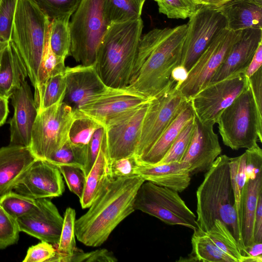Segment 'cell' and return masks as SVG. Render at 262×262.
Instances as JSON below:
<instances>
[{
    "instance_id": "obj_1",
    "label": "cell",
    "mask_w": 262,
    "mask_h": 262,
    "mask_svg": "<svg viewBox=\"0 0 262 262\" xmlns=\"http://www.w3.org/2000/svg\"><path fill=\"white\" fill-rule=\"evenodd\" d=\"M187 24L155 28L141 36L129 83L124 89L151 99L174 85L173 70L181 65Z\"/></svg>"
},
{
    "instance_id": "obj_2",
    "label": "cell",
    "mask_w": 262,
    "mask_h": 262,
    "mask_svg": "<svg viewBox=\"0 0 262 262\" xmlns=\"http://www.w3.org/2000/svg\"><path fill=\"white\" fill-rule=\"evenodd\" d=\"M145 180L138 175L112 180L88 211L76 220L75 236L86 246L102 245L115 228L133 213L134 201Z\"/></svg>"
},
{
    "instance_id": "obj_3",
    "label": "cell",
    "mask_w": 262,
    "mask_h": 262,
    "mask_svg": "<svg viewBox=\"0 0 262 262\" xmlns=\"http://www.w3.org/2000/svg\"><path fill=\"white\" fill-rule=\"evenodd\" d=\"M229 159L226 155H220L206 171L196 193V222L199 229L207 232L215 220L222 221L236 239L243 255L245 247L238 225Z\"/></svg>"
},
{
    "instance_id": "obj_4",
    "label": "cell",
    "mask_w": 262,
    "mask_h": 262,
    "mask_svg": "<svg viewBox=\"0 0 262 262\" xmlns=\"http://www.w3.org/2000/svg\"><path fill=\"white\" fill-rule=\"evenodd\" d=\"M143 28L141 17L108 26L97 49L94 65L107 87L124 89L127 86Z\"/></svg>"
},
{
    "instance_id": "obj_5",
    "label": "cell",
    "mask_w": 262,
    "mask_h": 262,
    "mask_svg": "<svg viewBox=\"0 0 262 262\" xmlns=\"http://www.w3.org/2000/svg\"><path fill=\"white\" fill-rule=\"evenodd\" d=\"M50 23L48 17L33 0H18L11 41L34 87L47 47Z\"/></svg>"
},
{
    "instance_id": "obj_6",
    "label": "cell",
    "mask_w": 262,
    "mask_h": 262,
    "mask_svg": "<svg viewBox=\"0 0 262 262\" xmlns=\"http://www.w3.org/2000/svg\"><path fill=\"white\" fill-rule=\"evenodd\" d=\"M104 0H81L69 22L70 55L81 64L95 65L98 47L110 26L103 13Z\"/></svg>"
},
{
    "instance_id": "obj_7",
    "label": "cell",
    "mask_w": 262,
    "mask_h": 262,
    "mask_svg": "<svg viewBox=\"0 0 262 262\" xmlns=\"http://www.w3.org/2000/svg\"><path fill=\"white\" fill-rule=\"evenodd\" d=\"M216 123L224 144L233 150L261 143L262 123L249 86L222 112Z\"/></svg>"
},
{
    "instance_id": "obj_8",
    "label": "cell",
    "mask_w": 262,
    "mask_h": 262,
    "mask_svg": "<svg viewBox=\"0 0 262 262\" xmlns=\"http://www.w3.org/2000/svg\"><path fill=\"white\" fill-rule=\"evenodd\" d=\"M63 99L38 113L29 147L37 160L47 161L69 140L76 111Z\"/></svg>"
},
{
    "instance_id": "obj_9",
    "label": "cell",
    "mask_w": 262,
    "mask_h": 262,
    "mask_svg": "<svg viewBox=\"0 0 262 262\" xmlns=\"http://www.w3.org/2000/svg\"><path fill=\"white\" fill-rule=\"evenodd\" d=\"M135 210H140L170 225L198 229L196 217L178 192L145 181L134 201Z\"/></svg>"
},
{
    "instance_id": "obj_10",
    "label": "cell",
    "mask_w": 262,
    "mask_h": 262,
    "mask_svg": "<svg viewBox=\"0 0 262 262\" xmlns=\"http://www.w3.org/2000/svg\"><path fill=\"white\" fill-rule=\"evenodd\" d=\"M189 102L179 91L177 83L150 100L134 155L137 164Z\"/></svg>"
},
{
    "instance_id": "obj_11",
    "label": "cell",
    "mask_w": 262,
    "mask_h": 262,
    "mask_svg": "<svg viewBox=\"0 0 262 262\" xmlns=\"http://www.w3.org/2000/svg\"><path fill=\"white\" fill-rule=\"evenodd\" d=\"M240 33L241 30L223 29L212 40L188 71L186 79L177 86L179 91L188 101L210 82L239 38Z\"/></svg>"
},
{
    "instance_id": "obj_12",
    "label": "cell",
    "mask_w": 262,
    "mask_h": 262,
    "mask_svg": "<svg viewBox=\"0 0 262 262\" xmlns=\"http://www.w3.org/2000/svg\"><path fill=\"white\" fill-rule=\"evenodd\" d=\"M245 72L210 82L194 95L189 101L194 115L202 122L216 123L222 112L249 88Z\"/></svg>"
},
{
    "instance_id": "obj_13",
    "label": "cell",
    "mask_w": 262,
    "mask_h": 262,
    "mask_svg": "<svg viewBox=\"0 0 262 262\" xmlns=\"http://www.w3.org/2000/svg\"><path fill=\"white\" fill-rule=\"evenodd\" d=\"M150 101L116 115L106 122L104 128L110 163L122 158L134 156Z\"/></svg>"
},
{
    "instance_id": "obj_14",
    "label": "cell",
    "mask_w": 262,
    "mask_h": 262,
    "mask_svg": "<svg viewBox=\"0 0 262 262\" xmlns=\"http://www.w3.org/2000/svg\"><path fill=\"white\" fill-rule=\"evenodd\" d=\"M189 18L180 65L187 72L212 40L227 26L226 19L217 9L199 8Z\"/></svg>"
},
{
    "instance_id": "obj_15",
    "label": "cell",
    "mask_w": 262,
    "mask_h": 262,
    "mask_svg": "<svg viewBox=\"0 0 262 262\" xmlns=\"http://www.w3.org/2000/svg\"><path fill=\"white\" fill-rule=\"evenodd\" d=\"M13 190L34 199H52L62 194L64 185L57 166L46 161L36 160L23 174Z\"/></svg>"
},
{
    "instance_id": "obj_16",
    "label": "cell",
    "mask_w": 262,
    "mask_h": 262,
    "mask_svg": "<svg viewBox=\"0 0 262 262\" xmlns=\"http://www.w3.org/2000/svg\"><path fill=\"white\" fill-rule=\"evenodd\" d=\"M214 124L204 123L194 116V128L188 147L181 161L190 165L191 176L209 170L221 155L222 148Z\"/></svg>"
},
{
    "instance_id": "obj_17",
    "label": "cell",
    "mask_w": 262,
    "mask_h": 262,
    "mask_svg": "<svg viewBox=\"0 0 262 262\" xmlns=\"http://www.w3.org/2000/svg\"><path fill=\"white\" fill-rule=\"evenodd\" d=\"M10 98L14 107V114L9 122V145L29 147L38 110L30 86L26 80L13 92Z\"/></svg>"
},
{
    "instance_id": "obj_18",
    "label": "cell",
    "mask_w": 262,
    "mask_h": 262,
    "mask_svg": "<svg viewBox=\"0 0 262 262\" xmlns=\"http://www.w3.org/2000/svg\"><path fill=\"white\" fill-rule=\"evenodd\" d=\"M38 201L34 211L16 219L19 229L41 241L56 245L60 238L63 217L49 199H40Z\"/></svg>"
},
{
    "instance_id": "obj_19",
    "label": "cell",
    "mask_w": 262,
    "mask_h": 262,
    "mask_svg": "<svg viewBox=\"0 0 262 262\" xmlns=\"http://www.w3.org/2000/svg\"><path fill=\"white\" fill-rule=\"evenodd\" d=\"M150 100L125 89L109 88L77 110L104 127L106 122L113 116Z\"/></svg>"
},
{
    "instance_id": "obj_20",
    "label": "cell",
    "mask_w": 262,
    "mask_h": 262,
    "mask_svg": "<svg viewBox=\"0 0 262 262\" xmlns=\"http://www.w3.org/2000/svg\"><path fill=\"white\" fill-rule=\"evenodd\" d=\"M64 75L66 89L63 101L70 106L72 104L74 110L110 88L102 81L94 65L66 67Z\"/></svg>"
},
{
    "instance_id": "obj_21",
    "label": "cell",
    "mask_w": 262,
    "mask_h": 262,
    "mask_svg": "<svg viewBox=\"0 0 262 262\" xmlns=\"http://www.w3.org/2000/svg\"><path fill=\"white\" fill-rule=\"evenodd\" d=\"M261 42L262 29L241 30L239 38L214 74L210 82L221 80L237 73L245 72Z\"/></svg>"
},
{
    "instance_id": "obj_22",
    "label": "cell",
    "mask_w": 262,
    "mask_h": 262,
    "mask_svg": "<svg viewBox=\"0 0 262 262\" xmlns=\"http://www.w3.org/2000/svg\"><path fill=\"white\" fill-rule=\"evenodd\" d=\"M190 165L185 161L173 162L153 165L137 164L133 174L145 181L181 192L190 184Z\"/></svg>"
},
{
    "instance_id": "obj_23",
    "label": "cell",
    "mask_w": 262,
    "mask_h": 262,
    "mask_svg": "<svg viewBox=\"0 0 262 262\" xmlns=\"http://www.w3.org/2000/svg\"><path fill=\"white\" fill-rule=\"evenodd\" d=\"M36 160L30 147L9 144L0 148V196L12 190Z\"/></svg>"
},
{
    "instance_id": "obj_24",
    "label": "cell",
    "mask_w": 262,
    "mask_h": 262,
    "mask_svg": "<svg viewBox=\"0 0 262 262\" xmlns=\"http://www.w3.org/2000/svg\"><path fill=\"white\" fill-rule=\"evenodd\" d=\"M217 10L226 19L229 30L262 29V0H231Z\"/></svg>"
},
{
    "instance_id": "obj_25",
    "label": "cell",
    "mask_w": 262,
    "mask_h": 262,
    "mask_svg": "<svg viewBox=\"0 0 262 262\" xmlns=\"http://www.w3.org/2000/svg\"><path fill=\"white\" fill-rule=\"evenodd\" d=\"M27 76L24 63L11 41L0 50V96L9 99Z\"/></svg>"
},
{
    "instance_id": "obj_26",
    "label": "cell",
    "mask_w": 262,
    "mask_h": 262,
    "mask_svg": "<svg viewBox=\"0 0 262 262\" xmlns=\"http://www.w3.org/2000/svg\"><path fill=\"white\" fill-rule=\"evenodd\" d=\"M113 180L110 172L104 134L97 157L86 177L83 194L79 199L82 208H89Z\"/></svg>"
},
{
    "instance_id": "obj_27",
    "label": "cell",
    "mask_w": 262,
    "mask_h": 262,
    "mask_svg": "<svg viewBox=\"0 0 262 262\" xmlns=\"http://www.w3.org/2000/svg\"><path fill=\"white\" fill-rule=\"evenodd\" d=\"M261 193L262 171L254 179L247 181L243 190L239 229L245 248L254 243L253 231L255 214L258 197Z\"/></svg>"
},
{
    "instance_id": "obj_28",
    "label": "cell",
    "mask_w": 262,
    "mask_h": 262,
    "mask_svg": "<svg viewBox=\"0 0 262 262\" xmlns=\"http://www.w3.org/2000/svg\"><path fill=\"white\" fill-rule=\"evenodd\" d=\"M194 115L189 102L163 132L146 154L141 159L138 164L153 165L161 161L183 127Z\"/></svg>"
},
{
    "instance_id": "obj_29",
    "label": "cell",
    "mask_w": 262,
    "mask_h": 262,
    "mask_svg": "<svg viewBox=\"0 0 262 262\" xmlns=\"http://www.w3.org/2000/svg\"><path fill=\"white\" fill-rule=\"evenodd\" d=\"M191 245V252L186 261L235 262L233 258L221 251L205 232L199 228L193 230Z\"/></svg>"
},
{
    "instance_id": "obj_30",
    "label": "cell",
    "mask_w": 262,
    "mask_h": 262,
    "mask_svg": "<svg viewBox=\"0 0 262 262\" xmlns=\"http://www.w3.org/2000/svg\"><path fill=\"white\" fill-rule=\"evenodd\" d=\"M146 0H104L103 13L107 24L134 20L141 17Z\"/></svg>"
},
{
    "instance_id": "obj_31",
    "label": "cell",
    "mask_w": 262,
    "mask_h": 262,
    "mask_svg": "<svg viewBox=\"0 0 262 262\" xmlns=\"http://www.w3.org/2000/svg\"><path fill=\"white\" fill-rule=\"evenodd\" d=\"M34 88V99L38 113L64 98L66 89L64 72L49 77Z\"/></svg>"
},
{
    "instance_id": "obj_32",
    "label": "cell",
    "mask_w": 262,
    "mask_h": 262,
    "mask_svg": "<svg viewBox=\"0 0 262 262\" xmlns=\"http://www.w3.org/2000/svg\"><path fill=\"white\" fill-rule=\"evenodd\" d=\"M214 244L223 252L233 258L235 262H244L241 247L224 223L214 221L211 228L205 232Z\"/></svg>"
},
{
    "instance_id": "obj_33",
    "label": "cell",
    "mask_w": 262,
    "mask_h": 262,
    "mask_svg": "<svg viewBox=\"0 0 262 262\" xmlns=\"http://www.w3.org/2000/svg\"><path fill=\"white\" fill-rule=\"evenodd\" d=\"M76 220L75 209L68 207L64 212L59 242L56 245L54 246L56 253L50 262H60L61 258L71 256L78 249L76 247L75 234Z\"/></svg>"
},
{
    "instance_id": "obj_34",
    "label": "cell",
    "mask_w": 262,
    "mask_h": 262,
    "mask_svg": "<svg viewBox=\"0 0 262 262\" xmlns=\"http://www.w3.org/2000/svg\"><path fill=\"white\" fill-rule=\"evenodd\" d=\"M70 18L66 16L53 19L49 28L48 41L50 47L54 54L63 59L70 55Z\"/></svg>"
},
{
    "instance_id": "obj_35",
    "label": "cell",
    "mask_w": 262,
    "mask_h": 262,
    "mask_svg": "<svg viewBox=\"0 0 262 262\" xmlns=\"http://www.w3.org/2000/svg\"><path fill=\"white\" fill-rule=\"evenodd\" d=\"M88 154V145L73 143L69 140L46 161L58 167L69 165L84 168Z\"/></svg>"
},
{
    "instance_id": "obj_36",
    "label": "cell",
    "mask_w": 262,
    "mask_h": 262,
    "mask_svg": "<svg viewBox=\"0 0 262 262\" xmlns=\"http://www.w3.org/2000/svg\"><path fill=\"white\" fill-rule=\"evenodd\" d=\"M38 203V199L26 196L13 190L0 196L1 207L16 219L34 211Z\"/></svg>"
},
{
    "instance_id": "obj_37",
    "label": "cell",
    "mask_w": 262,
    "mask_h": 262,
    "mask_svg": "<svg viewBox=\"0 0 262 262\" xmlns=\"http://www.w3.org/2000/svg\"><path fill=\"white\" fill-rule=\"evenodd\" d=\"M246 154L245 152L238 157L230 158L229 163L231 182L234 195L235 210L239 229L241 203L243 188L246 182Z\"/></svg>"
},
{
    "instance_id": "obj_38",
    "label": "cell",
    "mask_w": 262,
    "mask_h": 262,
    "mask_svg": "<svg viewBox=\"0 0 262 262\" xmlns=\"http://www.w3.org/2000/svg\"><path fill=\"white\" fill-rule=\"evenodd\" d=\"M75 111L76 117L70 129L69 140L76 144L86 145L95 130L103 126L78 110Z\"/></svg>"
},
{
    "instance_id": "obj_39",
    "label": "cell",
    "mask_w": 262,
    "mask_h": 262,
    "mask_svg": "<svg viewBox=\"0 0 262 262\" xmlns=\"http://www.w3.org/2000/svg\"><path fill=\"white\" fill-rule=\"evenodd\" d=\"M193 128L194 117L183 127L165 156L157 164L181 161L190 142Z\"/></svg>"
},
{
    "instance_id": "obj_40",
    "label": "cell",
    "mask_w": 262,
    "mask_h": 262,
    "mask_svg": "<svg viewBox=\"0 0 262 262\" xmlns=\"http://www.w3.org/2000/svg\"><path fill=\"white\" fill-rule=\"evenodd\" d=\"M48 17L50 20L71 17L81 0H33Z\"/></svg>"
},
{
    "instance_id": "obj_41",
    "label": "cell",
    "mask_w": 262,
    "mask_h": 262,
    "mask_svg": "<svg viewBox=\"0 0 262 262\" xmlns=\"http://www.w3.org/2000/svg\"><path fill=\"white\" fill-rule=\"evenodd\" d=\"M65 59L60 57L52 51L48 40L47 47L39 67L36 85L41 84L49 77L64 72Z\"/></svg>"
},
{
    "instance_id": "obj_42",
    "label": "cell",
    "mask_w": 262,
    "mask_h": 262,
    "mask_svg": "<svg viewBox=\"0 0 262 262\" xmlns=\"http://www.w3.org/2000/svg\"><path fill=\"white\" fill-rule=\"evenodd\" d=\"M18 0L0 2V50L11 41L14 17Z\"/></svg>"
},
{
    "instance_id": "obj_43",
    "label": "cell",
    "mask_w": 262,
    "mask_h": 262,
    "mask_svg": "<svg viewBox=\"0 0 262 262\" xmlns=\"http://www.w3.org/2000/svg\"><path fill=\"white\" fill-rule=\"evenodd\" d=\"M159 13L169 18H189L196 10V8L188 0H159L157 2Z\"/></svg>"
},
{
    "instance_id": "obj_44",
    "label": "cell",
    "mask_w": 262,
    "mask_h": 262,
    "mask_svg": "<svg viewBox=\"0 0 262 262\" xmlns=\"http://www.w3.org/2000/svg\"><path fill=\"white\" fill-rule=\"evenodd\" d=\"M20 232L17 220L0 208V249L16 244Z\"/></svg>"
},
{
    "instance_id": "obj_45",
    "label": "cell",
    "mask_w": 262,
    "mask_h": 262,
    "mask_svg": "<svg viewBox=\"0 0 262 262\" xmlns=\"http://www.w3.org/2000/svg\"><path fill=\"white\" fill-rule=\"evenodd\" d=\"M57 167L69 190L80 199L83 194L86 183V176L83 169L69 165H61Z\"/></svg>"
},
{
    "instance_id": "obj_46",
    "label": "cell",
    "mask_w": 262,
    "mask_h": 262,
    "mask_svg": "<svg viewBox=\"0 0 262 262\" xmlns=\"http://www.w3.org/2000/svg\"><path fill=\"white\" fill-rule=\"evenodd\" d=\"M117 259L112 251L100 249L88 252L77 249L70 256L61 258L60 262H116Z\"/></svg>"
},
{
    "instance_id": "obj_47",
    "label": "cell",
    "mask_w": 262,
    "mask_h": 262,
    "mask_svg": "<svg viewBox=\"0 0 262 262\" xmlns=\"http://www.w3.org/2000/svg\"><path fill=\"white\" fill-rule=\"evenodd\" d=\"M56 250L52 244L45 241L32 246L28 249L23 262L50 261L56 255Z\"/></svg>"
},
{
    "instance_id": "obj_48",
    "label": "cell",
    "mask_w": 262,
    "mask_h": 262,
    "mask_svg": "<svg viewBox=\"0 0 262 262\" xmlns=\"http://www.w3.org/2000/svg\"><path fill=\"white\" fill-rule=\"evenodd\" d=\"M246 182L254 179L262 171V150L257 143L246 151Z\"/></svg>"
},
{
    "instance_id": "obj_49",
    "label": "cell",
    "mask_w": 262,
    "mask_h": 262,
    "mask_svg": "<svg viewBox=\"0 0 262 262\" xmlns=\"http://www.w3.org/2000/svg\"><path fill=\"white\" fill-rule=\"evenodd\" d=\"M104 134L105 130L104 127L101 126L99 127L94 133L88 144L86 161L83 168L86 177L97 157Z\"/></svg>"
},
{
    "instance_id": "obj_50",
    "label": "cell",
    "mask_w": 262,
    "mask_h": 262,
    "mask_svg": "<svg viewBox=\"0 0 262 262\" xmlns=\"http://www.w3.org/2000/svg\"><path fill=\"white\" fill-rule=\"evenodd\" d=\"M137 163L134 156L122 158L110 163V172L112 179L134 175Z\"/></svg>"
},
{
    "instance_id": "obj_51",
    "label": "cell",
    "mask_w": 262,
    "mask_h": 262,
    "mask_svg": "<svg viewBox=\"0 0 262 262\" xmlns=\"http://www.w3.org/2000/svg\"><path fill=\"white\" fill-rule=\"evenodd\" d=\"M249 86L255 104L258 118L262 123V68L248 77Z\"/></svg>"
},
{
    "instance_id": "obj_52",
    "label": "cell",
    "mask_w": 262,
    "mask_h": 262,
    "mask_svg": "<svg viewBox=\"0 0 262 262\" xmlns=\"http://www.w3.org/2000/svg\"><path fill=\"white\" fill-rule=\"evenodd\" d=\"M254 241L262 242V193L259 195L254 222Z\"/></svg>"
},
{
    "instance_id": "obj_53",
    "label": "cell",
    "mask_w": 262,
    "mask_h": 262,
    "mask_svg": "<svg viewBox=\"0 0 262 262\" xmlns=\"http://www.w3.org/2000/svg\"><path fill=\"white\" fill-rule=\"evenodd\" d=\"M245 256L244 262L262 261V242H254L245 248L243 253Z\"/></svg>"
},
{
    "instance_id": "obj_54",
    "label": "cell",
    "mask_w": 262,
    "mask_h": 262,
    "mask_svg": "<svg viewBox=\"0 0 262 262\" xmlns=\"http://www.w3.org/2000/svg\"><path fill=\"white\" fill-rule=\"evenodd\" d=\"M261 64L262 42L259 45L250 63L245 72L246 76L247 77H250L261 67Z\"/></svg>"
},
{
    "instance_id": "obj_55",
    "label": "cell",
    "mask_w": 262,
    "mask_h": 262,
    "mask_svg": "<svg viewBox=\"0 0 262 262\" xmlns=\"http://www.w3.org/2000/svg\"><path fill=\"white\" fill-rule=\"evenodd\" d=\"M196 8L207 7L218 9L231 0H188Z\"/></svg>"
},
{
    "instance_id": "obj_56",
    "label": "cell",
    "mask_w": 262,
    "mask_h": 262,
    "mask_svg": "<svg viewBox=\"0 0 262 262\" xmlns=\"http://www.w3.org/2000/svg\"><path fill=\"white\" fill-rule=\"evenodd\" d=\"M9 99L0 96V126L6 122L9 110Z\"/></svg>"
},
{
    "instance_id": "obj_57",
    "label": "cell",
    "mask_w": 262,
    "mask_h": 262,
    "mask_svg": "<svg viewBox=\"0 0 262 262\" xmlns=\"http://www.w3.org/2000/svg\"><path fill=\"white\" fill-rule=\"evenodd\" d=\"M155 1H156V2H158L159 0H154Z\"/></svg>"
},
{
    "instance_id": "obj_58",
    "label": "cell",
    "mask_w": 262,
    "mask_h": 262,
    "mask_svg": "<svg viewBox=\"0 0 262 262\" xmlns=\"http://www.w3.org/2000/svg\"><path fill=\"white\" fill-rule=\"evenodd\" d=\"M1 0H0V2H1Z\"/></svg>"
},
{
    "instance_id": "obj_59",
    "label": "cell",
    "mask_w": 262,
    "mask_h": 262,
    "mask_svg": "<svg viewBox=\"0 0 262 262\" xmlns=\"http://www.w3.org/2000/svg\"><path fill=\"white\" fill-rule=\"evenodd\" d=\"M1 206H0V208H1Z\"/></svg>"
}]
</instances>
